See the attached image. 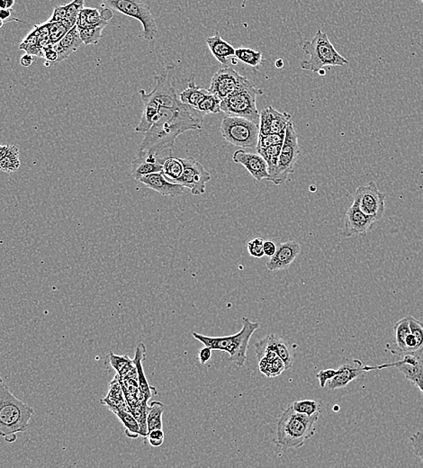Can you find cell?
Masks as SVG:
<instances>
[{"mask_svg":"<svg viewBox=\"0 0 423 468\" xmlns=\"http://www.w3.org/2000/svg\"><path fill=\"white\" fill-rule=\"evenodd\" d=\"M337 375V369H325V370H320L318 374L316 375L317 379L320 382V387L322 388H325L327 384L329 383L332 379L335 378Z\"/></svg>","mask_w":423,"mask_h":468,"instance_id":"obj_45","label":"cell"},{"mask_svg":"<svg viewBox=\"0 0 423 468\" xmlns=\"http://www.w3.org/2000/svg\"><path fill=\"white\" fill-rule=\"evenodd\" d=\"M183 164L180 158H167L163 163V173L165 179L171 183H176L183 174Z\"/></svg>","mask_w":423,"mask_h":468,"instance_id":"obj_30","label":"cell"},{"mask_svg":"<svg viewBox=\"0 0 423 468\" xmlns=\"http://www.w3.org/2000/svg\"><path fill=\"white\" fill-rule=\"evenodd\" d=\"M165 405L160 402L154 401L148 407L147 426L149 433L154 430H163V415Z\"/></svg>","mask_w":423,"mask_h":468,"instance_id":"obj_29","label":"cell"},{"mask_svg":"<svg viewBox=\"0 0 423 468\" xmlns=\"http://www.w3.org/2000/svg\"><path fill=\"white\" fill-rule=\"evenodd\" d=\"M414 385L415 387H417L419 390H421L422 394H423V371L421 375H419V378L416 379Z\"/></svg>","mask_w":423,"mask_h":468,"instance_id":"obj_56","label":"cell"},{"mask_svg":"<svg viewBox=\"0 0 423 468\" xmlns=\"http://www.w3.org/2000/svg\"><path fill=\"white\" fill-rule=\"evenodd\" d=\"M45 52V58L48 62H58V54L57 52L54 51V45L48 46L47 48L44 49Z\"/></svg>","mask_w":423,"mask_h":468,"instance_id":"obj_49","label":"cell"},{"mask_svg":"<svg viewBox=\"0 0 423 468\" xmlns=\"http://www.w3.org/2000/svg\"><path fill=\"white\" fill-rule=\"evenodd\" d=\"M1 9H6V0H0V11H1Z\"/></svg>","mask_w":423,"mask_h":468,"instance_id":"obj_59","label":"cell"},{"mask_svg":"<svg viewBox=\"0 0 423 468\" xmlns=\"http://www.w3.org/2000/svg\"><path fill=\"white\" fill-rule=\"evenodd\" d=\"M276 67L277 69H282L284 67V61L282 60V59H279V60H277Z\"/></svg>","mask_w":423,"mask_h":468,"instance_id":"obj_57","label":"cell"},{"mask_svg":"<svg viewBox=\"0 0 423 468\" xmlns=\"http://www.w3.org/2000/svg\"><path fill=\"white\" fill-rule=\"evenodd\" d=\"M20 167L19 150L18 148L6 157L4 160L0 161V170L6 173H15Z\"/></svg>","mask_w":423,"mask_h":468,"instance_id":"obj_39","label":"cell"},{"mask_svg":"<svg viewBox=\"0 0 423 468\" xmlns=\"http://www.w3.org/2000/svg\"><path fill=\"white\" fill-rule=\"evenodd\" d=\"M105 26H98V28H91L79 30V35L82 42L86 45H97L102 37Z\"/></svg>","mask_w":423,"mask_h":468,"instance_id":"obj_38","label":"cell"},{"mask_svg":"<svg viewBox=\"0 0 423 468\" xmlns=\"http://www.w3.org/2000/svg\"><path fill=\"white\" fill-rule=\"evenodd\" d=\"M233 160L237 164L243 165L257 181L270 180L266 160L260 154L246 153L243 150L236 151Z\"/></svg>","mask_w":423,"mask_h":468,"instance_id":"obj_18","label":"cell"},{"mask_svg":"<svg viewBox=\"0 0 423 468\" xmlns=\"http://www.w3.org/2000/svg\"><path fill=\"white\" fill-rule=\"evenodd\" d=\"M325 70H322V71H319V74L320 75H325Z\"/></svg>","mask_w":423,"mask_h":468,"instance_id":"obj_62","label":"cell"},{"mask_svg":"<svg viewBox=\"0 0 423 468\" xmlns=\"http://www.w3.org/2000/svg\"><path fill=\"white\" fill-rule=\"evenodd\" d=\"M83 42L81 41V35H79V29L76 25L66 34L61 42L54 45V51L58 54V62L68 59L72 52L79 50Z\"/></svg>","mask_w":423,"mask_h":468,"instance_id":"obj_23","label":"cell"},{"mask_svg":"<svg viewBox=\"0 0 423 468\" xmlns=\"http://www.w3.org/2000/svg\"><path fill=\"white\" fill-rule=\"evenodd\" d=\"M108 23L105 21L101 13L97 8H84L79 16L77 26L79 30L83 29L107 26Z\"/></svg>","mask_w":423,"mask_h":468,"instance_id":"obj_27","label":"cell"},{"mask_svg":"<svg viewBox=\"0 0 423 468\" xmlns=\"http://www.w3.org/2000/svg\"><path fill=\"white\" fill-rule=\"evenodd\" d=\"M107 4L114 11L140 21L144 28V40L154 41L158 31V25L146 3L138 0H111Z\"/></svg>","mask_w":423,"mask_h":468,"instance_id":"obj_9","label":"cell"},{"mask_svg":"<svg viewBox=\"0 0 423 468\" xmlns=\"http://www.w3.org/2000/svg\"><path fill=\"white\" fill-rule=\"evenodd\" d=\"M395 344L399 349V353H404L405 339L411 334L410 329L409 316L400 320L395 325Z\"/></svg>","mask_w":423,"mask_h":468,"instance_id":"obj_34","label":"cell"},{"mask_svg":"<svg viewBox=\"0 0 423 468\" xmlns=\"http://www.w3.org/2000/svg\"><path fill=\"white\" fill-rule=\"evenodd\" d=\"M260 329V324L251 322L249 318H243V328L236 334L224 337H209L192 332L193 337L212 351L226 352L230 355L229 361L237 367L243 368L246 363L247 351L251 336Z\"/></svg>","mask_w":423,"mask_h":468,"instance_id":"obj_4","label":"cell"},{"mask_svg":"<svg viewBox=\"0 0 423 468\" xmlns=\"http://www.w3.org/2000/svg\"><path fill=\"white\" fill-rule=\"evenodd\" d=\"M25 52L29 55L34 56L35 58L45 57L44 49L40 47L38 45L29 46L26 48Z\"/></svg>","mask_w":423,"mask_h":468,"instance_id":"obj_50","label":"cell"},{"mask_svg":"<svg viewBox=\"0 0 423 468\" xmlns=\"http://www.w3.org/2000/svg\"><path fill=\"white\" fill-rule=\"evenodd\" d=\"M36 58L34 57V56L29 55L28 54H25V55H23L21 59H20V64L23 66V67H30L34 62H35Z\"/></svg>","mask_w":423,"mask_h":468,"instance_id":"obj_54","label":"cell"},{"mask_svg":"<svg viewBox=\"0 0 423 468\" xmlns=\"http://www.w3.org/2000/svg\"><path fill=\"white\" fill-rule=\"evenodd\" d=\"M423 2V1H422Z\"/></svg>","mask_w":423,"mask_h":468,"instance_id":"obj_63","label":"cell"},{"mask_svg":"<svg viewBox=\"0 0 423 468\" xmlns=\"http://www.w3.org/2000/svg\"><path fill=\"white\" fill-rule=\"evenodd\" d=\"M224 139L241 148L257 149L260 138V125L244 118L226 115L220 127Z\"/></svg>","mask_w":423,"mask_h":468,"instance_id":"obj_7","label":"cell"},{"mask_svg":"<svg viewBox=\"0 0 423 468\" xmlns=\"http://www.w3.org/2000/svg\"><path fill=\"white\" fill-rule=\"evenodd\" d=\"M285 133L281 134H270L267 135H260L259 143H257V149L259 148H267L270 146H275V145H280L284 144L285 141ZM256 149V150H257Z\"/></svg>","mask_w":423,"mask_h":468,"instance_id":"obj_41","label":"cell"},{"mask_svg":"<svg viewBox=\"0 0 423 468\" xmlns=\"http://www.w3.org/2000/svg\"><path fill=\"white\" fill-rule=\"evenodd\" d=\"M300 156V147L299 136L294 127L293 122H290L286 130L285 141L281 149L279 161L275 175L271 182L281 186L286 182L289 175L295 170L296 164Z\"/></svg>","mask_w":423,"mask_h":468,"instance_id":"obj_8","label":"cell"},{"mask_svg":"<svg viewBox=\"0 0 423 468\" xmlns=\"http://www.w3.org/2000/svg\"><path fill=\"white\" fill-rule=\"evenodd\" d=\"M204 115L196 108L181 105L175 110H161V117L144 134L137 155H160L171 149L175 141L187 131H202Z\"/></svg>","mask_w":423,"mask_h":468,"instance_id":"obj_1","label":"cell"},{"mask_svg":"<svg viewBox=\"0 0 423 468\" xmlns=\"http://www.w3.org/2000/svg\"><path fill=\"white\" fill-rule=\"evenodd\" d=\"M212 349L207 347H204L199 351L198 354V358H199L200 363L202 365H206L208 361H210L212 357Z\"/></svg>","mask_w":423,"mask_h":468,"instance_id":"obj_52","label":"cell"},{"mask_svg":"<svg viewBox=\"0 0 423 468\" xmlns=\"http://www.w3.org/2000/svg\"><path fill=\"white\" fill-rule=\"evenodd\" d=\"M121 423L125 427V434L129 438H137L140 436V426L130 411L117 410L114 411Z\"/></svg>","mask_w":423,"mask_h":468,"instance_id":"obj_32","label":"cell"},{"mask_svg":"<svg viewBox=\"0 0 423 468\" xmlns=\"http://www.w3.org/2000/svg\"><path fill=\"white\" fill-rule=\"evenodd\" d=\"M210 92L206 88H200L199 86H197L195 83L194 76L190 81H188L187 88L186 90L181 92L178 95L181 103L188 105V107L197 108L198 105L200 104V102L207 97Z\"/></svg>","mask_w":423,"mask_h":468,"instance_id":"obj_26","label":"cell"},{"mask_svg":"<svg viewBox=\"0 0 423 468\" xmlns=\"http://www.w3.org/2000/svg\"><path fill=\"white\" fill-rule=\"evenodd\" d=\"M282 145H275V146L259 148V149H257V153L266 160L267 171H269L270 175V181L273 179L274 175L276 173L277 161H279Z\"/></svg>","mask_w":423,"mask_h":468,"instance_id":"obj_28","label":"cell"},{"mask_svg":"<svg viewBox=\"0 0 423 468\" xmlns=\"http://www.w3.org/2000/svg\"><path fill=\"white\" fill-rule=\"evenodd\" d=\"M206 42L212 54L217 62L227 67L228 60L236 55V49L229 42L224 41L219 32H216L214 36L207 38Z\"/></svg>","mask_w":423,"mask_h":468,"instance_id":"obj_22","label":"cell"},{"mask_svg":"<svg viewBox=\"0 0 423 468\" xmlns=\"http://www.w3.org/2000/svg\"><path fill=\"white\" fill-rule=\"evenodd\" d=\"M5 22L2 21L1 19H0V29L3 28V25H4Z\"/></svg>","mask_w":423,"mask_h":468,"instance_id":"obj_61","label":"cell"},{"mask_svg":"<svg viewBox=\"0 0 423 468\" xmlns=\"http://www.w3.org/2000/svg\"><path fill=\"white\" fill-rule=\"evenodd\" d=\"M264 242H265V240L262 238H260V237H256V238L247 242V249L249 255L256 259H261L262 257L265 256L263 250Z\"/></svg>","mask_w":423,"mask_h":468,"instance_id":"obj_43","label":"cell"},{"mask_svg":"<svg viewBox=\"0 0 423 468\" xmlns=\"http://www.w3.org/2000/svg\"><path fill=\"white\" fill-rule=\"evenodd\" d=\"M290 405L296 413L306 414L308 416L320 414L322 409V403L315 400L296 401Z\"/></svg>","mask_w":423,"mask_h":468,"instance_id":"obj_36","label":"cell"},{"mask_svg":"<svg viewBox=\"0 0 423 468\" xmlns=\"http://www.w3.org/2000/svg\"><path fill=\"white\" fill-rule=\"evenodd\" d=\"M234 57L243 62V64L254 68L262 62V54L260 52L253 50V49L250 48L236 49Z\"/></svg>","mask_w":423,"mask_h":468,"instance_id":"obj_35","label":"cell"},{"mask_svg":"<svg viewBox=\"0 0 423 468\" xmlns=\"http://www.w3.org/2000/svg\"><path fill=\"white\" fill-rule=\"evenodd\" d=\"M263 250L265 256L272 258L277 252V245L273 242H270V240H266V242H264Z\"/></svg>","mask_w":423,"mask_h":468,"instance_id":"obj_51","label":"cell"},{"mask_svg":"<svg viewBox=\"0 0 423 468\" xmlns=\"http://www.w3.org/2000/svg\"><path fill=\"white\" fill-rule=\"evenodd\" d=\"M272 339L277 357L285 364L286 370L290 369L293 367L294 361H295L292 349L285 339L280 338L279 336L272 334Z\"/></svg>","mask_w":423,"mask_h":468,"instance_id":"obj_31","label":"cell"},{"mask_svg":"<svg viewBox=\"0 0 423 468\" xmlns=\"http://www.w3.org/2000/svg\"><path fill=\"white\" fill-rule=\"evenodd\" d=\"M210 92V91H209ZM221 100L214 94L209 93L198 105L197 110L204 115L207 114H218L221 112Z\"/></svg>","mask_w":423,"mask_h":468,"instance_id":"obj_37","label":"cell"},{"mask_svg":"<svg viewBox=\"0 0 423 468\" xmlns=\"http://www.w3.org/2000/svg\"><path fill=\"white\" fill-rule=\"evenodd\" d=\"M148 187L160 193L161 196L176 197L182 196L185 187L178 184L170 182L163 176V173H154L141 177L140 180Z\"/></svg>","mask_w":423,"mask_h":468,"instance_id":"obj_20","label":"cell"},{"mask_svg":"<svg viewBox=\"0 0 423 468\" xmlns=\"http://www.w3.org/2000/svg\"><path fill=\"white\" fill-rule=\"evenodd\" d=\"M38 29L35 28L34 30L30 33V34L26 36L25 40L19 45V49L25 51L26 48L29 47V46L38 45Z\"/></svg>","mask_w":423,"mask_h":468,"instance_id":"obj_47","label":"cell"},{"mask_svg":"<svg viewBox=\"0 0 423 468\" xmlns=\"http://www.w3.org/2000/svg\"><path fill=\"white\" fill-rule=\"evenodd\" d=\"M84 4L85 2L83 0H75V1L66 5L67 6V11H66V18L64 21L62 22V25L69 31L77 25L79 16L81 14L82 9L85 8Z\"/></svg>","mask_w":423,"mask_h":468,"instance_id":"obj_33","label":"cell"},{"mask_svg":"<svg viewBox=\"0 0 423 468\" xmlns=\"http://www.w3.org/2000/svg\"><path fill=\"white\" fill-rule=\"evenodd\" d=\"M353 199V203L366 216L372 217L376 222L384 216L386 194L380 192L375 181H370L366 186L358 187Z\"/></svg>","mask_w":423,"mask_h":468,"instance_id":"obj_10","label":"cell"},{"mask_svg":"<svg viewBox=\"0 0 423 468\" xmlns=\"http://www.w3.org/2000/svg\"><path fill=\"white\" fill-rule=\"evenodd\" d=\"M249 81V78L238 74L233 68L226 67L214 74L208 90L223 101Z\"/></svg>","mask_w":423,"mask_h":468,"instance_id":"obj_13","label":"cell"},{"mask_svg":"<svg viewBox=\"0 0 423 468\" xmlns=\"http://www.w3.org/2000/svg\"><path fill=\"white\" fill-rule=\"evenodd\" d=\"M156 86L151 93L147 94L144 90H140L141 100H147L156 103L161 110H175L180 107L182 103L178 98L176 90L171 84L168 71L161 75L154 76Z\"/></svg>","mask_w":423,"mask_h":468,"instance_id":"obj_11","label":"cell"},{"mask_svg":"<svg viewBox=\"0 0 423 468\" xmlns=\"http://www.w3.org/2000/svg\"><path fill=\"white\" fill-rule=\"evenodd\" d=\"M147 438L151 446L160 447L164 443V431L163 430L151 431L148 433Z\"/></svg>","mask_w":423,"mask_h":468,"instance_id":"obj_46","label":"cell"},{"mask_svg":"<svg viewBox=\"0 0 423 468\" xmlns=\"http://www.w3.org/2000/svg\"><path fill=\"white\" fill-rule=\"evenodd\" d=\"M101 404L107 405L109 410L113 411V413L117 410L130 411V408H129L127 401H125L123 388H122L117 375H115L113 380L109 384L108 394L107 397L101 399Z\"/></svg>","mask_w":423,"mask_h":468,"instance_id":"obj_24","label":"cell"},{"mask_svg":"<svg viewBox=\"0 0 423 468\" xmlns=\"http://www.w3.org/2000/svg\"><path fill=\"white\" fill-rule=\"evenodd\" d=\"M411 445L415 456L419 457L423 463V433L421 431L412 435Z\"/></svg>","mask_w":423,"mask_h":468,"instance_id":"obj_44","label":"cell"},{"mask_svg":"<svg viewBox=\"0 0 423 468\" xmlns=\"http://www.w3.org/2000/svg\"><path fill=\"white\" fill-rule=\"evenodd\" d=\"M145 357H146V348L144 344H138L133 361L137 371L139 390L141 397L148 402L153 394H157V390L156 388L149 385L146 375L144 374L143 362Z\"/></svg>","mask_w":423,"mask_h":468,"instance_id":"obj_21","label":"cell"},{"mask_svg":"<svg viewBox=\"0 0 423 468\" xmlns=\"http://www.w3.org/2000/svg\"><path fill=\"white\" fill-rule=\"evenodd\" d=\"M290 122L292 115L286 112L281 113L270 105L260 113V135L285 133Z\"/></svg>","mask_w":423,"mask_h":468,"instance_id":"obj_15","label":"cell"},{"mask_svg":"<svg viewBox=\"0 0 423 468\" xmlns=\"http://www.w3.org/2000/svg\"><path fill=\"white\" fill-rule=\"evenodd\" d=\"M12 15V11L11 9H1L0 11V19H1L2 21H4L5 23L6 21L10 22V21H18L21 22L19 21V19H10V16Z\"/></svg>","mask_w":423,"mask_h":468,"instance_id":"obj_55","label":"cell"},{"mask_svg":"<svg viewBox=\"0 0 423 468\" xmlns=\"http://www.w3.org/2000/svg\"><path fill=\"white\" fill-rule=\"evenodd\" d=\"M300 252L301 245L295 240L279 243L277 246L275 255L267 262V269L270 271L286 269L295 262Z\"/></svg>","mask_w":423,"mask_h":468,"instance_id":"obj_17","label":"cell"},{"mask_svg":"<svg viewBox=\"0 0 423 468\" xmlns=\"http://www.w3.org/2000/svg\"><path fill=\"white\" fill-rule=\"evenodd\" d=\"M66 11H67V6L66 5L58 6L54 8V13L49 21H46L48 23H62L64 21L66 18Z\"/></svg>","mask_w":423,"mask_h":468,"instance_id":"obj_48","label":"cell"},{"mask_svg":"<svg viewBox=\"0 0 423 468\" xmlns=\"http://www.w3.org/2000/svg\"><path fill=\"white\" fill-rule=\"evenodd\" d=\"M264 92L250 81L221 102V111L230 117L244 118L260 125L257 98Z\"/></svg>","mask_w":423,"mask_h":468,"instance_id":"obj_6","label":"cell"},{"mask_svg":"<svg viewBox=\"0 0 423 468\" xmlns=\"http://www.w3.org/2000/svg\"><path fill=\"white\" fill-rule=\"evenodd\" d=\"M109 365L117 371L119 378H134L138 379L137 368L133 359L129 358L128 355L119 356L113 352L109 353Z\"/></svg>","mask_w":423,"mask_h":468,"instance_id":"obj_25","label":"cell"},{"mask_svg":"<svg viewBox=\"0 0 423 468\" xmlns=\"http://www.w3.org/2000/svg\"><path fill=\"white\" fill-rule=\"evenodd\" d=\"M14 5V0H8V1H6V9H11Z\"/></svg>","mask_w":423,"mask_h":468,"instance_id":"obj_58","label":"cell"},{"mask_svg":"<svg viewBox=\"0 0 423 468\" xmlns=\"http://www.w3.org/2000/svg\"><path fill=\"white\" fill-rule=\"evenodd\" d=\"M320 414L308 415L296 413L291 405L277 421L275 443L286 448H299L315 434V424Z\"/></svg>","mask_w":423,"mask_h":468,"instance_id":"obj_3","label":"cell"},{"mask_svg":"<svg viewBox=\"0 0 423 468\" xmlns=\"http://www.w3.org/2000/svg\"><path fill=\"white\" fill-rule=\"evenodd\" d=\"M410 329H411V334L415 336L416 341L418 342L419 354L423 353V322L419 320L409 316Z\"/></svg>","mask_w":423,"mask_h":468,"instance_id":"obj_42","label":"cell"},{"mask_svg":"<svg viewBox=\"0 0 423 468\" xmlns=\"http://www.w3.org/2000/svg\"><path fill=\"white\" fill-rule=\"evenodd\" d=\"M303 51L310 56L309 60L301 62L303 71L318 72L330 66H347L349 62L330 42L328 35L318 30L311 41L303 42Z\"/></svg>","mask_w":423,"mask_h":468,"instance_id":"obj_5","label":"cell"},{"mask_svg":"<svg viewBox=\"0 0 423 468\" xmlns=\"http://www.w3.org/2000/svg\"><path fill=\"white\" fill-rule=\"evenodd\" d=\"M34 413V409L10 392L0 377V437L9 443H14L16 434L28 431Z\"/></svg>","mask_w":423,"mask_h":468,"instance_id":"obj_2","label":"cell"},{"mask_svg":"<svg viewBox=\"0 0 423 468\" xmlns=\"http://www.w3.org/2000/svg\"><path fill=\"white\" fill-rule=\"evenodd\" d=\"M180 160L184 167L183 174L175 184L190 189L194 196L206 193L207 183L211 180V174L204 169L202 164L192 158Z\"/></svg>","mask_w":423,"mask_h":468,"instance_id":"obj_12","label":"cell"},{"mask_svg":"<svg viewBox=\"0 0 423 468\" xmlns=\"http://www.w3.org/2000/svg\"><path fill=\"white\" fill-rule=\"evenodd\" d=\"M164 160L154 154L137 155L132 163V176L139 181L148 175L161 173Z\"/></svg>","mask_w":423,"mask_h":468,"instance_id":"obj_19","label":"cell"},{"mask_svg":"<svg viewBox=\"0 0 423 468\" xmlns=\"http://www.w3.org/2000/svg\"><path fill=\"white\" fill-rule=\"evenodd\" d=\"M364 373H366L365 365L359 359H348L339 369H337V375L327 384L326 387L328 390L346 387Z\"/></svg>","mask_w":423,"mask_h":468,"instance_id":"obj_16","label":"cell"},{"mask_svg":"<svg viewBox=\"0 0 423 468\" xmlns=\"http://www.w3.org/2000/svg\"><path fill=\"white\" fill-rule=\"evenodd\" d=\"M16 148L18 147L14 146V145L0 144V161L4 160L9 154H11Z\"/></svg>","mask_w":423,"mask_h":468,"instance_id":"obj_53","label":"cell"},{"mask_svg":"<svg viewBox=\"0 0 423 468\" xmlns=\"http://www.w3.org/2000/svg\"><path fill=\"white\" fill-rule=\"evenodd\" d=\"M230 60H231V64H233V65H237V64H238V61H239V60H238V59L236 58V57H234V58H230Z\"/></svg>","mask_w":423,"mask_h":468,"instance_id":"obj_60","label":"cell"},{"mask_svg":"<svg viewBox=\"0 0 423 468\" xmlns=\"http://www.w3.org/2000/svg\"><path fill=\"white\" fill-rule=\"evenodd\" d=\"M376 223V221L374 218L366 216L358 206L353 203L346 213L342 235L344 238H349V237L355 235H366Z\"/></svg>","mask_w":423,"mask_h":468,"instance_id":"obj_14","label":"cell"},{"mask_svg":"<svg viewBox=\"0 0 423 468\" xmlns=\"http://www.w3.org/2000/svg\"><path fill=\"white\" fill-rule=\"evenodd\" d=\"M45 23L48 25L50 40H51L52 45L61 42L69 32L68 29L62 25V23Z\"/></svg>","mask_w":423,"mask_h":468,"instance_id":"obj_40","label":"cell"}]
</instances>
